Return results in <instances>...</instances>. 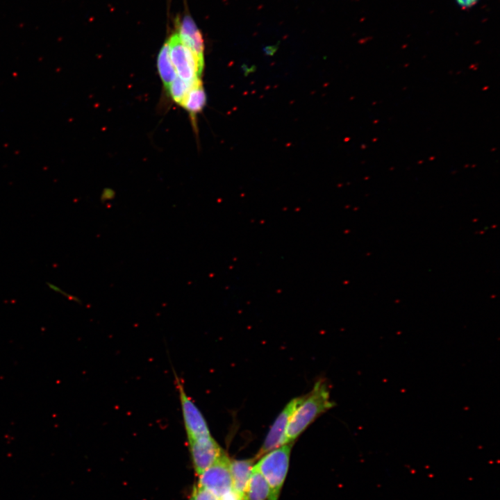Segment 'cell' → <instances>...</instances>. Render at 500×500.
<instances>
[{
    "label": "cell",
    "instance_id": "12",
    "mask_svg": "<svg viewBox=\"0 0 500 500\" xmlns=\"http://www.w3.org/2000/svg\"><path fill=\"white\" fill-rule=\"evenodd\" d=\"M206 97L200 79L190 88L181 105L192 114L202 110L206 104Z\"/></svg>",
    "mask_w": 500,
    "mask_h": 500
},
{
    "label": "cell",
    "instance_id": "6",
    "mask_svg": "<svg viewBox=\"0 0 500 500\" xmlns=\"http://www.w3.org/2000/svg\"><path fill=\"white\" fill-rule=\"evenodd\" d=\"M297 399L298 397L290 401L277 417L257 454V458H260L263 454L288 444L286 430L290 415L297 403Z\"/></svg>",
    "mask_w": 500,
    "mask_h": 500
},
{
    "label": "cell",
    "instance_id": "13",
    "mask_svg": "<svg viewBox=\"0 0 500 500\" xmlns=\"http://www.w3.org/2000/svg\"><path fill=\"white\" fill-rule=\"evenodd\" d=\"M195 83H189L178 76L172 82L167 89L173 100L181 105L189 90Z\"/></svg>",
    "mask_w": 500,
    "mask_h": 500
},
{
    "label": "cell",
    "instance_id": "2",
    "mask_svg": "<svg viewBox=\"0 0 500 500\" xmlns=\"http://www.w3.org/2000/svg\"><path fill=\"white\" fill-rule=\"evenodd\" d=\"M292 444L288 443L261 456L254 465L267 482V500H278L288 474Z\"/></svg>",
    "mask_w": 500,
    "mask_h": 500
},
{
    "label": "cell",
    "instance_id": "8",
    "mask_svg": "<svg viewBox=\"0 0 500 500\" xmlns=\"http://www.w3.org/2000/svg\"><path fill=\"white\" fill-rule=\"evenodd\" d=\"M177 31L181 40L199 58L203 60V38L190 15H184L182 21L177 23Z\"/></svg>",
    "mask_w": 500,
    "mask_h": 500
},
{
    "label": "cell",
    "instance_id": "16",
    "mask_svg": "<svg viewBox=\"0 0 500 500\" xmlns=\"http://www.w3.org/2000/svg\"><path fill=\"white\" fill-rule=\"evenodd\" d=\"M219 500H244L233 489L219 498Z\"/></svg>",
    "mask_w": 500,
    "mask_h": 500
},
{
    "label": "cell",
    "instance_id": "3",
    "mask_svg": "<svg viewBox=\"0 0 500 500\" xmlns=\"http://www.w3.org/2000/svg\"><path fill=\"white\" fill-rule=\"evenodd\" d=\"M169 56L179 78L189 83L199 80L204 62L180 39L177 33L167 40Z\"/></svg>",
    "mask_w": 500,
    "mask_h": 500
},
{
    "label": "cell",
    "instance_id": "4",
    "mask_svg": "<svg viewBox=\"0 0 500 500\" xmlns=\"http://www.w3.org/2000/svg\"><path fill=\"white\" fill-rule=\"evenodd\" d=\"M183 424L188 443L201 442L212 438L207 422L192 399L188 395L183 382L175 374Z\"/></svg>",
    "mask_w": 500,
    "mask_h": 500
},
{
    "label": "cell",
    "instance_id": "15",
    "mask_svg": "<svg viewBox=\"0 0 500 500\" xmlns=\"http://www.w3.org/2000/svg\"><path fill=\"white\" fill-rule=\"evenodd\" d=\"M47 285L51 290H52L55 292L61 294L63 297L70 299L71 301L79 302V299L77 297L65 292L64 290H62L61 288H60L57 285H56L53 283H47Z\"/></svg>",
    "mask_w": 500,
    "mask_h": 500
},
{
    "label": "cell",
    "instance_id": "17",
    "mask_svg": "<svg viewBox=\"0 0 500 500\" xmlns=\"http://www.w3.org/2000/svg\"><path fill=\"white\" fill-rule=\"evenodd\" d=\"M456 1L462 9H468L475 6L478 0H456Z\"/></svg>",
    "mask_w": 500,
    "mask_h": 500
},
{
    "label": "cell",
    "instance_id": "5",
    "mask_svg": "<svg viewBox=\"0 0 500 500\" xmlns=\"http://www.w3.org/2000/svg\"><path fill=\"white\" fill-rule=\"evenodd\" d=\"M230 462L224 453L199 476L197 483L220 498L233 489Z\"/></svg>",
    "mask_w": 500,
    "mask_h": 500
},
{
    "label": "cell",
    "instance_id": "14",
    "mask_svg": "<svg viewBox=\"0 0 500 500\" xmlns=\"http://www.w3.org/2000/svg\"><path fill=\"white\" fill-rule=\"evenodd\" d=\"M190 500H219V498L197 483L194 486Z\"/></svg>",
    "mask_w": 500,
    "mask_h": 500
},
{
    "label": "cell",
    "instance_id": "7",
    "mask_svg": "<svg viewBox=\"0 0 500 500\" xmlns=\"http://www.w3.org/2000/svg\"><path fill=\"white\" fill-rule=\"evenodd\" d=\"M188 445L195 472L199 476L224 453L212 437Z\"/></svg>",
    "mask_w": 500,
    "mask_h": 500
},
{
    "label": "cell",
    "instance_id": "1",
    "mask_svg": "<svg viewBox=\"0 0 500 500\" xmlns=\"http://www.w3.org/2000/svg\"><path fill=\"white\" fill-rule=\"evenodd\" d=\"M333 406L327 384L318 381L309 393L298 397L286 430L287 443L297 439L319 415Z\"/></svg>",
    "mask_w": 500,
    "mask_h": 500
},
{
    "label": "cell",
    "instance_id": "11",
    "mask_svg": "<svg viewBox=\"0 0 500 500\" xmlns=\"http://www.w3.org/2000/svg\"><path fill=\"white\" fill-rule=\"evenodd\" d=\"M157 66L160 78L167 88L177 77L176 72L170 59L167 41L163 44L158 53Z\"/></svg>",
    "mask_w": 500,
    "mask_h": 500
},
{
    "label": "cell",
    "instance_id": "9",
    "mask_svg": "<svg viewBox=\"0 0 500 500\" xmlns=\"http://www.w3.org/2000/svg\"><path fill=\"white\" fill-rule=\"evenodd\" d=\"M254 460H233L230 462L233 490L243 499L251 476Z\"/></svg>",
    "mask_w": 500,
    "mask_h": 500
},
{
    "label": "cell",
    "instance_id": "10",
    "mask_svg": "<svg viewBox=\"0 0 500 500\" xmlns=\"http://www.w3.org/2000/svg\"><path fill=\"white\" fill-rule=\"evenodd\" d=\"M269 489L262 474L253 466L244 500H267Z\"/></svg>",
    "mask_w": 500,
    "mask_h": 500
}]
</instances>
